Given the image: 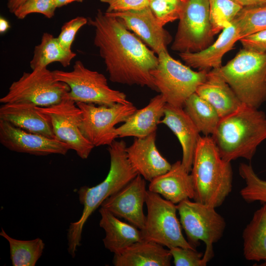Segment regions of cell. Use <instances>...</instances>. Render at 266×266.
<instances>
[{
	"instance_id": "1",
	"label": "cell",
	"mask_w": 266,
	"mask_h": 266,
	"mask_svg": "<svg viewBox=\"0 0 266 266\" xmlns=\"http://www.w3.org/2000/svg\"><path fill=\"white\" fill-rule=\"evenodd\" d=\"M88 23L94 27V43L103 59L111 81L146 86L157 91L151 72L158 57L118 18L99 9ZM158 92V91H157Z\"/></svg>"
},
{
	"instance_id": "2",
	"label": "cell",
	"mask_w": 266,
	"mask_h": 266,
	"mask_svg": "<svg viewBox=\"0 0 266 266\" xmlns=\"http://www.w3.org/2000/svg\"><path fill=\"white\" fill-rule=\"evenodd\" d=\"M126 147L123 140H115L109 145L108 151L110 166L106 178L95 186L81 187L77 192L83 209L79 220L71 223L67 230V250L72 258L75 256L77 248L81 245L83 229L90 216L105 199L118 192L138 174L128 158Z\"/></svg>"
},
{
	"instance_id": "3",
	"label": "cell",
	"mask_w": 266,
	"mask_h": 266,
	"mask_svg": "<svg viewBox=\"0 0 266 266\" xmlns=\"http://www.w3.org/2000/svg\"><path fill=\"white\" fill-rule=\"evenodd\" d=\"M258 109L243 103L220 119L211 137L225 160H251L258 146L266 139V116Z\"/></svg>"
},
{
	"instance_id": "4",
	"label": "cell",
	"mask_w": 266,
	"mask_h": 266,
	"mask_svg": "<svg viewBox=\"0 0 266 266\" xmlns=\"http://www.w3.org/2000/svg\"><path fill=\"white\" fill-rule=\"evenodd\" d=\"M195 201L221 206L232 190L231 162L223 159L210 136L200 137L196 147L191 169Z\"/></svg>"
},
{
	"instance_id": "5",
	"label": "cell",
	"mask_w": 266,
	"mask_h": 266,
	"mask_svg": "<svg viewBox=\"0 0 266 266\" xmlns=\"http://www.w3.org/2000/svg\"><path fill=\"white\" fill-rule=\"evenodd\" d=\"M212 70L230 86L243 103L258 108L266 100V53L243 48L225 66Z\"/></svg>"
},
{
	"instance_id": "6",
	"label": "cell",
	"mask_w": 266,
	"mask_h": 266,
	"mask_svg": "<svg viewBox=\"0 0 266 266\" xmlns=\"http://www.w3.org/2000/svg\"><path fill=\"white\" fill-rule=\"evenodd\" d=\"M159 63L151 72L157 91L166 103L183 107L186 100L206 79V70L195 71L173 58L167 51L158 55Z\"/></svg>"
},
{
	"instance_id": "7",
	"label": "cell",
	"mask_w": 266,
	"mask_h": 266,
	"mask_svg": "<svg viewBox=\"0 0 266 266\" xmlns=\"http://www.w3.org/2000/svg\"><path fill=\"white\" fill-rule=\"evenodd\" d=\"M53 72L57 80L69 86L67 96L76 103L112 105L130 102L125 93L109 87L104 75L87 68L80 61L75 62L71 71L55 70Z\"/></svg>"
},
{
	"instance_id": "8",
	"label": "cell",
	"mask_w": 266,
	"mask_h": 266,
	"mask_svg": "<svg viewBox=\"0 0 266 266\" xmlns=\"http://www.w3.org/2000/svg\"><path fill=\"white\" fill-rule=\"evenodd\" d=\"M69 86L57 80L47 67L24 72L10 86L7 94L0 99L3 103L26 102L47 107L61 101L69 92Z\"/></svg>"
},
{
	"instance_id": "9",
	"label": "cell",
	"mask_w": 266,
	"mask_h": 266,
	"mask_svg": "<svg viewBox=\"0 0 266 266\" xmlns=\"http://www.w3.org/2000/svg\"><path fill=\"white\" fill-rule=\"evenodd\" d=\"M145 203L147 213L144 227L141 230L144 240L168 249L173 247L195 249L184 237L175 204L149 190Z\"/></svg>"
},
{
	"instance_id": "10",
	"label": "cell",
	"mask_w": 266,
	"mask_h": 266,
	"mask_svg": "<svg viewBox=\"0 0 266 266\" xmlns=\"http://www.w3.org/2000/svg\"><path fill=\"white\" fill-rule=\"evenodd\" d=\"M178 20L172 50L196 52L213 42L209 0H185Z\"/></svg>"
},
{
	"instance_id": "11",
	"label": "cell",
	"mask_w": 266,
	"mask_h": 266,
	"mask_svg": "<svg viewBox=\"0 0 266 266\" xmlns=\"http://www.w3.org/2000/svg\"><path fill=\"white\" fill-rule=\"evenodd\" d=\"M81 111L80 130L95 147L110 145L118 137L115 126L125 122L136 110L131 102L112 105L76 103Z\"/></svg>"
},
{
	"instance_id": "12",
	"label": "cell",
	"mask_w": 266,
	"mask_h": 266,
	"mask_svg": "<svg viewBox=\"0 0 266 266\" xmlns=\"http://www.w3.org/2000/svg\"><path fill=\"white\" fill-rule=\"evenodd\" d=\"M176 208L189 243L196 248L202 241L205 248H213V244L223 236L226 226L216 208L190 199L180 202Z\"/></svg>"
},
{
	"instance_id": "13",
	"label": "cell",
	"mask_w": 266,
	"mask_h": 266,
	"mask_svg": "<svg viewBox=\"0 0 266 266\" xmlns=\"http://www.w3.org/2000/svg\"><path fill=\"white\" fill-rule=\"evenodd\" d=\"M67 94L58 103L39 107L49 117L55 138L67 144L80 158L86 159L95 146L81 133V111Z\"/></svg>"
},
{
	"instance_id": "14",
	"label": "cell",
	"mask_w": 266,
	"mask_h": 266,
	"mask_svg": "<svg viewBox=\"0 0 266 266\" xmlns=\"http://www.w3.org/2000/svg\"><path fill=\"white\" fill-rule=\"evenodd\" d=\"M0 142L8 149L35 156L66 155L70 147L55 138L28 132L0 120Z\"/></svg>"
},
{
	"instance_id": "15",
	"label": "cell",
	"mask_w": 266,
	"mask_h": 266,
	"mask_svg": "<svg viewBox=\"0 0 266 266\" xmlns=\"http://www.w3.org/2000/svg\"><path fill=\"white\" fill-rule=\"evenodd\" d=\"M147 192L145 180L138 174L126 186L105 199L100 207L142 230L146 220L143 206Z\"/></svg>"
},
{
	"instance_id": "16",
	"label": "cell",
	"mask_w": 266,
	"mask_h": 266,
	"mask_svg": "<svg viewBox=\"0 0 266 266\" xmlns=\"http://www.w3.org/2000/svg\"><path fill=\"white\" fill-rule=\"evenodd\" d=\"M105 13L119 18L157 55L167 51L171 36L160 25L149 6L139 10Z\"/></svg>"
},
{
	"instance_id": "17",
	"label": "cell",
	"mask_w": 266,
	"mask_h": 266,
	"mask_svg": "<svg viewBox=\"0 0 266 266\" xmlns=\"http://www.w3.org/2000/svg\"><path fill=\"white\" fill-rule=\"evenodd\" d=\"M156 138V131L144 137L135 138L132 144L126 147L127 157L132 166L138 174L150 182L171 167L159 152Z\"/></svg>"
},
{
	"instance_id": "18",
	"label": "cell",
	"mask_w": 266,
	"mask_h": 266,
	"mask_svg": "<svg viewBox=\"0 0 266 266\" xmlns=\"http://www.w3.org/2000/svg\"><path fill=\"white\" fill-rule=\"evenodd\" d=\"M167 126L176 136L182 149V164L191 171L200 132L183 107L166 103L163 118L160 122Z\"/></svg>"
},
{
	"instance_id": "19",
	"label": "cell",
	"mask_w": 266,
	"mask_h": 266,
	"mask_svg": "<svg viewBox=\"0 0 266 266\" xmlns=\"http://www.w3.org/2000/svg\"><path fill=\"white\" fill-rule=\"evenodd\" d=\"M240 38L238 29L233 22L222 31L217 40L206 48L196 52L179 53V55L190 67L209 71L222 66L223 56Z\"/></svg>"
},
{
	"instance_id": "20",
	"label": "cell",
	"mask_w": 266,
	"mask_h": 266,
	"mask_svg": "<svg viewBox=\"0 0 266 266\" xmlns=\"http://www.w3.org/2000/svg\"><path fill=\"white\" fill-rule=\"evenodd\" d=\"M0 120L28 132L55 138L49 117L39 106L32 103L18 102L2 104L0 107Z\"/></svg>"
},
{
	"instance_id": "21",
	"label": "cell",
	"mask_w": 266,
	"mask_h": 266,
	"mask_svg": "<svg viewBox=\"0 0 266 266\" xmlns=\"http://www.w3.org/2000/svg\"><path fill=\"white\" fill-rule=\"evenodd\" d=\"M148 190L162 195L175 204L186 199H194L195 197L192 175L181 161L176 162L166 172L151 180Z\"/></svg>"
},
{
	"instance_id": "22",
	"label": "cell",
	"mask_w": 266,
	"mask_h": 266,
	"mask_svg": "<svg viewBox=\"0 0 266 266\" xmlns=\"http://www.w3.org/2000/svg\"><path fill=\"white\" fill-rule=\"evenodd\" d=\"M166 103L161 94L154 97L145 107L137 109L122 125L116 128L118 137L141 138L156 131Z\"/></svg>"
},
{
	"instance_id": "23",
	"label": "cell",
	"mask_w": 266,
	"mask_h": 266,
	"mask_svg": "<svg viewBox=\"0 0 266 266\" xmlns=\"http://www.w3.org/2000/svg\"><path fill=\"white\" fill-rule=\"evenodd\" d=\"M172 258L164 246L143 240L114 254L112 262L115 266H169Z\"/></svg>"
},
{
	"instance_id": "24",
	"label": "cell",
	"mask_w": 266,
	"mask_h": 266,
	"mask_svg": "<svg viewBox=\"0 0 266 266\" xmlns=\"http://www.w3.org/2000/svg\"><path fill=\"white\" fill-rule=\"evenodd\" d=\"M196 93L214 107L221 118L235 112L243 104L230 86L213 70L208 71Z\"/></svg>"
},
{
	"instance_id": "25",
	"label": "cell",
	"mask_w": 266,
	"mask_h": 266,
	"mask_svg": "<svg viewBox=\"0 0 266 266\" xmlns=\"http://www.w3.org/2000/svg\"><path fill=\"white\" fill-rule=\"evenodd\" d=\"M101 218L100 226L105 236L102 239L106 249L114 254L118 253L133 244L143 239L142 232L134 225L121 221L106 209H99Z\"/></svg>"
},
{
	"instance_id": "26",
	"label": "cell",
	"mask_w": 266,
	"mask_h": 266,
	"mask_svg": "<svg viewBox=\"0 0 266 266\" xmlns=\"http://www.w3.org/2000/svg\"><path fill=\"white\" fill-rule=\"evenodd\" d=\"M242 239L244 258L266 264V203L254 213L243 231Z\"/></svg>"
},
{
	"instance_id": "27",
	"label": "cell",
	"mask_w": 266,
	"mask_h": 266,
	"mask_svg": "<svg viewBox=\"0 0 266 266\" xmlns=\"http://www.w3.org/2000/svg\"><path fill=\"white\" fill-rule=\"evenodd\" d=\"M76 55V53L71 50L64 48L57 37L45 33L41 37L40 43L34 47L30 66L33 70L46 67L54 62H59L63 66L66 67L70 65Z\"/></svg>"
},
{
	"instance_id": "28",
	"label": "cell",
	"mask_w": 266,
	"mask_h": 266,
	"mask_svg": "<svg viewBox=\"0 0 266 266\" xmlns=\"http://www.w3.org/2000/svg\"><path fill=\"white\" fill-rule=\"evenodd\" d=\"M183 108L200 133L206 136L214 133L221 118L209 103L195 93L186 100Z\"/></svg>"
},
{
	"instance_id": "29",
	"label": "cell",
	"mask_w": 266,
	"mask_h": 266,
	"mask_svg": "<svg viewBox=\"0 0 266 266\" xmlns=\"http://www.w3.org/2000/svg\"><path fill=\"white\" fill-rule=\"evenodd\" d=\"M0 235L9 243L13 266H34L43 253L45 243L40 238L30 240L17 239L9 236L2 228Z\"/></svg>"
},
{
	"instance_id": "30",
	"label": "cell",
	"mask_w": 266,
	"mask_h": 266,
	"mask_svg": "<svg viewBox=\"0 0 266 266\" xmlns=\"http://www.w3.org/2000/svg\"><path fill=\"white\" fill-rule=\"evenodd\" d=\"M233 22L237 26L241 38L266 30V3L243 7Z\"/></svg>"
},
{
	"instance_id": "31",
	"label": "cell",
	"mask_w": 266,
	"mask_h": 266,
	"mask_svg": "<svg viewBox=\"0 0 266 266\" xmlns=\"http://www.w3.org/2000/svg\"><path fill=\"white\" fill-rule=\"evenodd\" d=\"M210 19L215 35L230 26L243 8L233 0H209Z\"/></svg>"
},
{
	"instance_id": "32",
	"label": "cell",
	"mask_w": 266,
	"mask_h": 266,
	"mask_svg": "<svg viewBox=\"0 0 266 266\" xmlns=\"http://www.w3.org/2000/svg\"><path fill=\"white\" fill-rule=\"evenodd\" d=\"M239 173L245 183L240 191L241 198L249 203L259 201L266 203V180L257 175L251 165L241 164Z\"/></svg>"
},
{
	"instance_id": "33",
	"label": "cell",
	"mask_w": 266,
	"mask_h": 266,
	"mask_svg": "<svg viewBox=\"0 0 266 266\" xmlns=\"http://www.w3.org/2000/svg\"><path fill=\"white\" fill-rule=\"evenodd\" d=\"M175 266H205L214 256L213 250L205 249L204 253L196 249L173 247L169 249Z\"/></svg>"
},
{
	"instance_id": "34",
	"label": "cell",
	"mask_w": 266,
	"mask_h": 266,
	"mask_svg": "<svg viewBox=\"0 0 266 266\" xmlns=\"http://www.w3.org/2000/svg\"><path fill=\"white\" fill-rule=\"evenodd\" d=\"M57 8L54 0H26L14 12L19 19H23L29 14L39 13L47 18H52Z\"/></svg>"
},
{
	"instance_id": "35",
	"label": "cell",
	"mask_w": 266,
	"mask_h": 266,
	"mask_svg": "<svg viewBox=\"0 0 266 266\" xmlns=\"http://www.w3.org/2000/svg\"><path fill=\"white\" fill-rule=\"evenodd\" d=\"M149 7L158 23L163 27L166 24L179 19L182 8L170 2L157 0H150Z\"/></svg>"
},
{
	"instance_id": "36",
	"label": "cell",
	"mask_w": 266,
	"mask_h": 266,
	"mask_svg": "<svg viewBox=\"0 0 266 266\" xmlns=\"http://www.w3.org/2000/svg\"><path fill=\"white\" fill-rule=\"evenodd\" d=\"M88 23V18L82 16L76 17L66 22L62 27L57 37L62 47L67 50H71V46L79 30Z\"/></svg>"
},
{
	"instance_id": "37",
	"label": "cell",
	"mask_w": 266,
	"mask_h": 266,
	"mask_svg": "<svg viewBox=\"0 0 266 266\" xmlns=\"http://www.w3.org/2000/svg\"><path fill=\"white\" fill-rule=\"evenodd\" d=\"M108 7L106 12H123L141 9L149 6L150 0H100Z\"/></svg>"
},
{
	"instance_id": "38",
	"label": "cell",
	"mask_w": 266,
	"mask_h": 266,
	"mask_svg": "<svg viewBox=\"0 0 266 266\" xmlns=\"http://www.w3.org/2000/svg\"><path fill=\"white\" fill-rule=\"evenodd\" d=\"M239 41L243 48L266 53V29L244 36Z\"/></svg>"
},
{
	"instance_id": "39",
	"label": "cell",
	"mask_w": 266,
	"mask_h": 266,
	"mask_svg": "<svg viewBox=\"0 0 266 266\" xmlns=\"http://www.w3.org/2000/svg\"><path fill=\"white\" fill-rule=\"evenodd\" d=\"M242 6L248 7L262 5L266 3V0H233Z\"/></svg>"
},
{
	"instance_id": "40",
	"label": "cell",
	"mask_w": 266,
	"mask_h": 266,
	"mask_svg": "<svg viewBox=\"0 0 266 266\" xmlns=\"http://www.w3.org/2000/svg\"><path fill=\"white\" fill-rule=\"evenodd\" d=\"M26 0H7V7L10 12L14 13L15 11Z\"/></svg>"
},
{
	"instance_id": "41",
	"label": "cell",
	"mask_w": 266,
	"mask_h": 266,
	"mask_svg": "<svg viewBox=\"0 0 266 266\" xmlns=\"http://www.w3.org/2000/svg\"><path fill=\"white\" fill-rule=\"evenodd\" d=\"M10 27L8 22L4 18H0V33H5Z\"/></svg>"
},
{
	"instance_id": "42",
	"label": "cell",
	"mask_w": 266,
	"mask_h": 266,
	"mask_svg": "<svg viewBox=\"0 0 266 266\" xmlns=\"http://www.w3.org/2000/svg\"><path fill=\"white\" fill-rule=\"evenodd\" d=\"M84 0H54L56 5L58 7H61L73 2H82Z\"/></svg>"
},
{
	"instance_id": "43",
	"label": "cell",
	"mask_w": 266,
	"mask_h": 266,
	"mask_svg": "<svg viewBox=\"0 0 266 266\" xmlns=\"http://www.w3.org/2000/svg\"><path fill=\"white\" fill-rule=\"evenodd\" d=\"M164 0V1L170 2L174 4L178 5L179 6L182 7L185 0Z\"/></svg>"
}]
</instances>
